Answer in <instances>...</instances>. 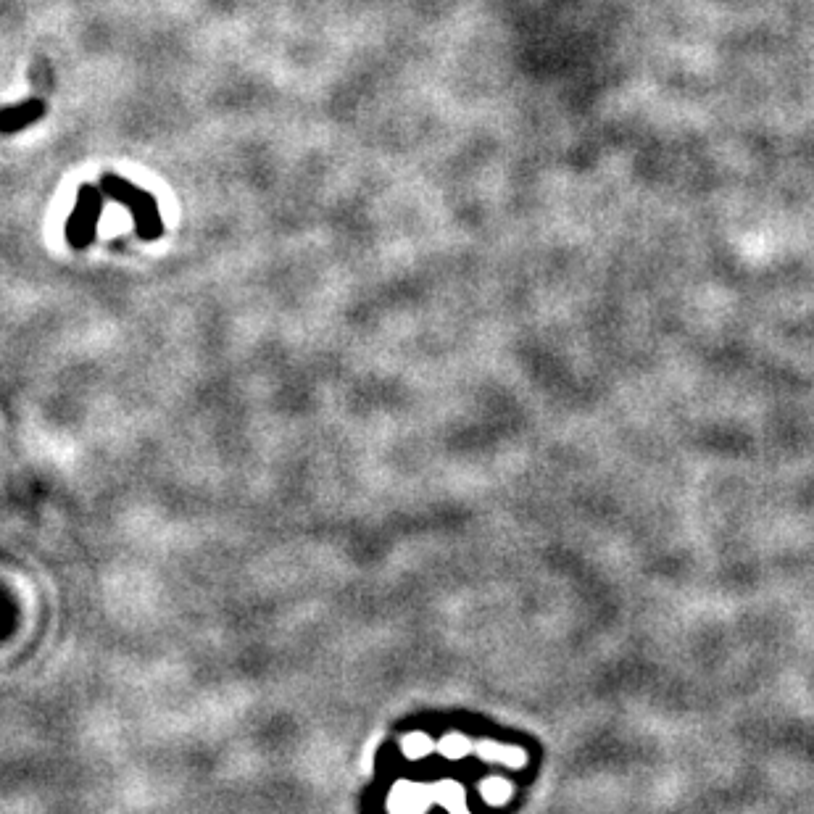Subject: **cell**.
Segmentation results:
<instances>
[{
	"label": "cell",
	"mask_w": 814,
	"mask_h": 814,
	"mask_svg": "<svg viewBox=\"0 0 814 814\" xmlns=\"http://www.w3.org/2000/svg\"><path fill=\"white\" fill-rule=\"evenodd\" d=\"M103 209H106V195L98 185H82L77 190V201H74V209L66 219V243L72 245L74 251H85L87 245L93 243L95 235H98V222L103 217Z\"/></svg>",
	"instance_id": "2"
},
{
	"label": "cell",
	"mask_w": 814,
	"mask_h": 814,
	"mask_svg": "<svg viewBox=\"0 0 814 814\" xmlns=\"http://www.w3.org/2000/svg\"><path fill=\"white\" fill-rule=\"evenodd\" d=\"M45 116V101L40 95H32L27 101L14 103V106H3L0 109V135H16V132L27 130Z\"/></svg>",
	"instance_id": "3"
},
{
	"label": "cell",
	"mask_w": 814,
	"mask_h": 814,
	"mask_svg": "<svg viewBox=\"0 0 814 814\" xmlns=\"http://www.w3.org/2000/svg\"><path fill=\"white\" fill-rule=\"evenodd\" d=\"M462 814H467V812H462Z\"/></svg>",
	"instance_id": "11"
},
{
	"label": "cell",
	"mask_w": 814,
	"mask_h": 814,
	"mask_svg": "<svg viewBox=\"0 0 814 814\" xmlns=\"http://www.w3.org/2000/svg\"><path fill=\"white\" fill-rule=\"evenodd\" d=\"M98 188L103 190L106 198L122 203L124 209L130 211L137 238L145 240V243H153V240H159L164 235V219H161L159 203H156V198L148 190H140L130 180H124V177L111 172L103 174Z\"/></svg>",
	"instance_id": "1"
},
{
	"label": "cell",
	"mask_w": 814,
	"mask_h": 814,
	"mask_svg": "<svg viewBox=\"0 0 814 814\" xmlns=\"http://www.w3.org/2000/svg\"><path fill=\"white\" fill-rule=\"evenodd\" d=\"M501 764L512 767V770H522V767L527 764L525 749H517V746H504V757H501Z\"/></svg>",
	"instance_id": "10"
},
{
	"label": "cell",
	"mask_w": 814,
	"mask_h": 814,
	"mask_svg": "<svg viewBox=\"0 0 814 814\" xmlns=\"http://www.w3.org/2000/svg\"><path fill=\"white\" fill-rule=\"evenodd\" d=\"M438 749H440V754H443V757L446 759H464L469 754V751H472V743H469V738H464V735H459V733H448L446 738H443V741L438 743Z\"/></svg>",
	"instance_id": "6"
},
{
	"label": "cell",
	"mask_w": 814,
	"mask_h": 814,
	"mask_svg": "<svg viewBox=\"0 0 814 814\" xmlns=\"http://www.w3.org/2000/svg\"><path fill=\"white\" fill-rule=\"evenodd\" d=\"M480 791H483V799L488 801L490 807H501V804H506V801L512 799V783L504 778H488L483 780V786H480Z\"/></svg>",
	"instance_id": "5"
},
{
	"label": "cell",
	"mask_w": 814,
	"mask_h": 814,
	"mask_svg": "<svg viewBox=\"0 0 814 814\" xmlns=\"http://www.w3.org/2000/svg\"><path fill=\"white\" fill-rule=\"evenodd\" d=\"M475 751H477V757L490 764H501V757H504V746L496 741H480L475 746Z\"/></svg>",
	"instance_id": "9"
},
{
	"label": "cell",
	"mask_w": 814,
	"mask_h": 814,
	"mask_svg": "<svg viewBox=\"0 0 814 814\" xmlns=\"http://www.w3.org/2000/svg\"><path fill=\"white\" fill-rule=\"evenodd\" d=\"M433 749L435 743L425 733H411L404 738V754L409 759H425L427 754H433Z\"/></svg>",
	"instance_id": "7"
},
{
	"label": "cell",
	"mask_w": 814,
	"mask_h": 814,
	"mask_svg": "<svg viewBox=\"0 0 814 814\" xmlns=\"http://www.w3.org/2000/svg\"><path fill=\"white\" fill-rule=\"evenodd\" d=\"M427 793L430 791H425V788L398 786L396 791H393V804H390V809H393V814H422L427 804H430V796H427Z\"/></svg>",
	"instance_id": "4"
},
{
	"label": "cell",
	"mask_w": 814,
	"mask_h": 814,
	"mask_svg": "<svg viewBox=\"0 0 814 814\" xmlns=\"http://www.w3.org/2000/svg\"><path fill=\"white\" fill-rule=\"evenodd\" d=\"M433 793L440 804H446V807L454 809V812H459V807H464V791L462 786H456V783H440Z\"/></svg>",
	"instance_id": "8"
}]
</instances>
